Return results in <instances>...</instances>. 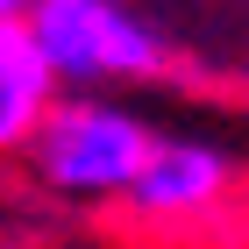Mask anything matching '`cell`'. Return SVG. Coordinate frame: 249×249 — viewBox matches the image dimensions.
Masks as SVG:
<instances>
[{
  "instance_id": "6da1fadb",
  "label": "cell",
  "mask_w": 249,
  "mask_h": 249,
  "mask_svg": "<svg viewBox=\"0 0 249 249\" xmlns=\"http://www.w3.org/2000/svg\"><path fill=\"white\" fill-rule=\"evenodd\" d=\"M150 135L135 128L128 114L114 107H93V100H64L50 107L36 128V171L50 178L57 192H128L135 171L150 164Z\"/></svg>"
},
{
  "instance_id": "7a4b0ae2",
  "label": "cell",
  "mask_w": 249,
  "mask_h": 249,
  "mask_svg": "<svg viewBox=\"0 0 249 249\" xmlns=\"http://www.w3.org/2000/svg\"><path fill=\"white\" fill-rule=\"evenodd\" d=\"M29 29L43 36L57 78H135L164 64V43L128 21L114 0H36Z\"/></svg>"
},
{
  "instance_id": "3957f363",
  "label": "cell",
  "mask_w": 249,
  "mask_h": 249,
  "mask_svg": "<svg viewBox=\"0 0 249 249\" xmlns=\"http://www.w3.org/2000/svg\"><path fill=\"white\" fill-rule=\"evenodd\" d=\"M50 50L21 15H0V150L15 142H36L43 114H50Z\"/></svg>"
},
{
  "instance_id": "277c9868",
  "label": "cell",
  "mask_w": 249,
  "mask_h": 249,
  "mask_svg": "<svg viewBox=\"0 0 249 249\" xmlns=\"http://www.w3.org/2000/svg\"><path fill=\"white\" fill-rule=\"evenodd\" d=\"M228 185V157L207 150V142H157L150 164L135 171L128 185V207L135 213H199L221 199Z\"/></svg>"
},
{
  "instance_id": "5b68a950",
  "label": "cell",
  "mask_w": 249,
  "mask_h": 249,
  "mask_svg": "<svg viewBox=\"0 0 249 249\" xmlns=\"http://www.w3.org/2000/svg\"><path fill=\"white\" fill-rule=\"evenodd\" d=\"M21 7H36V0H0V15H21Z\"/></svg>"
}]
</instances>
